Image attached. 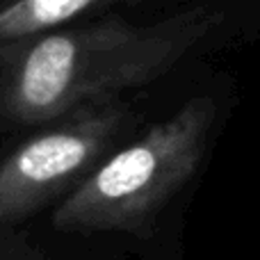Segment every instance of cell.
Masks as SVG:
<instances>
[{"mask_svg": "<svg viewBox=\"0 0 260 260\" xmlns=\"http://www.w3.org/2000/svg\"><path fill=\"white\" fill-rule=\"evenodd\" d=\"M221 12L187 7L153 23L105 18L59 27L25 41L0 94V110L18 123H50L112 101L169 73L221 23Z\"/></svg>", "mask_w": 260, "mask_h": 260, "instance_id": "1", "label": "cell"}, {"mask_svg": "<svg viewBox=\"0 0 260 260\" xmlns=\"http://www.w3.org/2000/svg\"><path fill=\"white\" fill-rule=\"evenodd\" d=\"M215 119V99L197 96L153 123L76 185L55 210V229L144 233L199 171Z\"/></svg>", "mask_w": 260, "mask_h": 260, "instance_id": "2", "label": "cell"}, {"mask_svg": "<svg viewBox=\"0 0 260 260\" xmlns=\"http://www.w3.org/2000/svg\"><path fill=\"white\" fill-rule=\"evenodd\" d=\"M126 121L117 99L50 121L0 165V229L27 217L89 174Z\"/></svg>", "mask_w": 260, "mask_h": 260, "instance_id": "3", "label": "cell"}, {"mask_svg": "<svg viewBox=\"0 0 260 260\" xmlns=\"http://www.w3.org/2000/svg\"><path fill=\"white\" fill-rule=\"evenodd\" d=\"M105 0H3L0 44L30 41L73 21Z\"/></svg>", "mask_w": 260, "mask_h": 260, "instance_id": "4", "label": "cell"}]
</instances>
